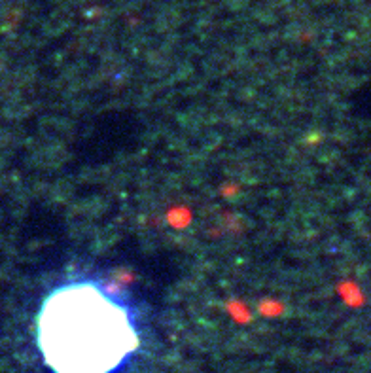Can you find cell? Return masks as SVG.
Returning <instances> with one entry per match:
<instances>
[{"label": "cell", "mask_w": 371, "mask_h": 373, "mask_svg": "<svg viewBox=\"0 0 371 373\" xmlns=\"http://www.w3.org/2000/svg\"><path fill=\"white\" fill-rule=\"evenodd\" d=\"M36 334L55 373H112L138 345L125 305L91 282L53 290L42 303Z\"/></svg>", "instance_id": "obj_1"}]
</instances>
